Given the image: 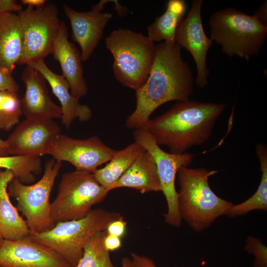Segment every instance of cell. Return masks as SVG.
Here are the masks:
<instances>
[{
  "mask_svg": "<svg viewBox=\"0 0 267 267\" xmlns=\"http://www.w3.org/2000/svg\"><path fill=\"white\" fill-rule=\"evenodd\" d=\"M244 250L255 257L254 267H267V247L261 239L249 236L246 240Z\"/></svg>",
  "mask_w": 267,
  "mask_h": 267,
  "instance_id": "obj_28",
  "label": "cell"
},
{
  "mask_svg": "<svg viewBox=\"0 0 267 267\" xmlns=\"http://www.w3.org/2000/svg\"><path fill=\"white\" fill-rule=\"evenodd\" d=\"M61 132L53 119L26 118L6 139L8 154L37 157L49 154Z\"/></svg>",
  "mask_w": 267,
  "mask_h": 267,
  "instance_id": "obj_11",
  "label": "cell"
},
{
  "mask_svg": "<svg viewBox=\"0 0 267 267\" xmlns=\"http://www.w3.org/2000/svg\"><path fill=\"white\" fill-rule=\"evenodd\" d=\"M62 165V162L52 158L46 162L44 174L37 182L25 184L14 178L8 185V194L16 200V208L25 217L31 234L55 225L50 217V195Z\"/></svg>",
  "mask_w": 267,
  "mask_h": 267,
  "instance_id": "obj_7",
  "label": "cell"
},
{
  "mask_svg": "<svg viewBox=\"0 0 267 267\" xmlns=\"http://www.w3.org/2000/svg\"><path fill=\"white\" fill-rule=\"evenodd\" d=\"M134 141L140 144L153 158L156 163L162 190L167 204V212L164 215L165 222L170 225L179 227L182 220L178 209V193L175 181L178 170L191 163L193 155L169 153L162 150L153 136L143 129L135 130Z\"/></svg>",
  "mask_w": 267,
  "mask_h": 267,
  "instance_id": "obj_10",
  "label": "cell"
},
{
  "mask_svg": "<svg viewBox=\"0 0 267 267\" xmlns=\"http://www.w3.org/2000/svg\"><path fill=\"white\" fill-rule=\"evenodd\" d=\"M0 267H72L60 255L30 236L4 239L0 245Z\"/></svg>",
  "mask_w": 267,
  "mask_h": 267,
  "instance_id": "obj_15",
  "label": "cell"
},
{
  "mask_svg": "<svg viewBox=\"0 0 267 267\" xmlns=\"http://www.w3.org/2000/svg\"><path fill=\"white\" fill-rule=\"evenodd\" d=\"M22 10V6L15 0H0V13H18Z\"/></svg>",
  "mask_w": 267,
  "mask_h": 267,
  "instance_id": "obj_32",
  "label": "cell"
},
{
  "mask_svg": "<svg viewBox=\"0 0 267 267\" xmlns=\"http://www.w3.org/2000/svg\"><path fill=\"white\" fill-rule=\"evenodd\" d=\"M176 43L156 44L149 75L135 90L136 107L126 121L130 129L142 128L152 113L165 103L189 100L193 90V77L188 64Z\"/></svg>",
  "mask_w": 267,
  "mask_h": 267,
  "instance_id": "obj_1",
  "label": "cell"
},
{
  "mask_svg": "<svg viewBox=\"0 0 267 267\" xmlns=\"http://www.w3.org/2000/svg\"><path fill=\"white\" fill-rule=\"evenodd\" d=\"M131 257L136 267H158L152 259L146 256L132 252ZM173 267H180L176 266Z\"/></svg>",
  "mask_w": 267,
  "mask_h": 267,
  "instance_id": "obj_31",
  "label": "cell"
},
{
  "mask_svg": "<svg viewBox=\"0 0 267 267\" xmlns=\"http://www.w3.org/2000/svg\"><path fill=\"white\" fill-rule=\"evenodd\" d=\"M109 191L95 179L91 172L75 170L64 174L58 194L51 203L50 217L59 222L86 217L93 205L101 202Z\"/></svg>",
  "mask_w": 267,
  "mask_h": 267,
  "instance_id": "obj_8",
  "label": "cell"
},
{
  "mask_svg": "<svg viewBox=\"0 0 267 267\" xmlns=\"http://www.w3.org/2000/svg\"><path fill=\"white\" fill-rule=\"evenodd\" d=\"M121 267H136L131 259L128 257L123 258Z\"/></svg>",
  "mask_w": 267,
  "mask_h": 267,
  "instance_id": "obj_37",
  "label": "cell"
},
{
  "mask_svg": "<svg viewBox=\"0 0 267 267\" xmlns=\"http://www.w3.org/2000/svg\"><path fill=\"white\" fill-rule=\"evenodd\" d=\"M21 2L23 5L36 8L44 5L46 0H22Z\"/></svg>",
  "mask_w": 267,
  "mask_h": 267,
  "instance_id": "obj_35",
  "label": "cell"
},
{
  "mask_svg": "<svg viewBox=\"0 0 267 267\" xmlns=\"http://www.w3.org/2000/svg\"><path fill=\"white\" fill-rule=\"evenodd\" d=\"M23 34L18 14L0 13V63L11 73L20 60Z\"/></svg>",
  "mask_w": 267,
  "mask_h": 267,
  "instance_id": "obj_21",
  "label": "cell"
},
{
  "mask_svg": "<svg viewBox=\"0 0 267 267\" xmlns=\"http://www.w3.org/2000/svg\"><path fill=\"white\" fill-rule=\"evenodd\" d=\"M116 151L96 136L79 139L61 134L49 155L57 161L71 163L76 170L92 173L109 162Z\"/></svg>",
  "mask_w": 267,
  "mask_h": 267,
  "instance_id": "obj_12",
  "label": "cell"
},
{
  "mask_svg": "<svg viewBox=\"0 0 267 267\" xmlns=\"http://www.w3.org/2000/svg\"><path fill=\"white\" fill-rule=\"evenodd\" d=\"M225 106L189 100L178 101L140 129L150 133L159 146H167L170 153L182 154L209 139Z\"/></svg>",
  "mask_w": 267,
  "mask_h": 267,
  "instance_id": "obj_2",
  "label": "cell"
},
{
  "mask_svg": "<svg viewBox=\"0 0 267 267\" xmlns=\"http://www.w3.org/2000/svg\"><path fill=\"white\" fill-rule=\"evenodd\" d=\"M17 92L0 91V130L8 131L17 125L22 115Z\"/></svg>",
  "mask_w": 267,
  "mask_h": 267,
  "instance_id": "obj_27",
  "label": "cell"
},
{
  "mask_svg": "<svg viewBox=\"0 0 267 267\" xmlns=\"http://www.w3.org/2000/svg\"><path fill=\"white\" fill-rule=\"evenodd\" d=\"M145 151V149L135 141L122 150H117L108 163L92 172L94 178L107 190Z\"/></svg>",
  "mask_w": 267,
  "mask_h": 267,
  "instance_id": "obj_23",
  "label": "cell"
},
{
  "mask_svg": "<svg viewBox=\"0 0 267 267\" xmlns=\"http://www.w3.org/2000/svg\"><path fill=\"white\" fill-rule=\"evenodd\" d=\"M19 86L11 73L0 63V91L6 90L18 93Z\"/></svg>",
  "mask_w": 267,
  "mask_h": 267,
  "instance_id": "obj_29",
  "label": "cell"
},
{
  "mask_svg": "<svg viewBox=\"0 0 267 267\" xmlns=\"http://www.w3.org/2000/svg\"><path fill=\"white\" fill-rule=\"evenodd\" d=\"M0 169L12 172L14 178L22 183L29 184L36 180V176L42 171L40 157L7 156L0 157Z\"/></svg>",
  "mask_w": 267,
  "mask_h": 267,
  "instance_id": "obj_25",
  "label": "cell"
},
{
  "mask_svg": "<svg viewBox=\"0 0 267 267\" xmlns=\"http://www.w3.org/2000/svg\"><path fill=\"white\" fill-rule=\"evenodd\" d=\"M113 58L116 80L136 90L147 79L153 62L156 44L147 36L128 29L114 30L105 39Z\"/></svg>",
  "mask_w": 267,
  "mask_h": 267,
  "instance_id": "obj_5",
  "label": "cell"
},
{
  "mask_svg": "<svg viewBox=\"0 0 267 267\" xmlns=\"http://www.w3.org/2000/svg\"><path fill=\"white\" fill-rule=\"evenodd\" d=\"M58 14L57 6L52 3L37 8L27 6L18 13L23 41L18 65H27L51 54L61 22Z\"/></svg>",
  "mask_w": 267,
  "mask_h": 267,
  "instance_id": "obj_9",
  "label": "cell"
},
{
  "mask_svg": "<svg viewBox=\"0 0 267 267\" xmlns=\"http://www.w3.org/2000/svg\"><path fill=\"white\" fill-rule=\"evenodd\" d=\"M120 214L102 209H92L85 217L59 222L51 229L31 234L34 240L49 247L75 267L83 255L84 246L95 233L106 230Z\"/></svg>",
  "mask_w": 267,
  "mask_h": 267,
  "instance_id": "obj_6",
  "label": "cell"
},
{
  "mask_svg": "<svg viewBox=\"0 0 267 267\" xmlns=\"http://www.w3.org/2000/svg\"><path fill=\"white\" fill-rule=\"evenodd\" d=\"M3 240L4 239L3 238V237H2L0 233V245L2 243Z\"/></svg>",
  "mask_w": 267,
  "mask_h": 267,
  "instance_id": "obj_38",
  "label": "cell"
},
{
  "mask_svg": "<svg viewBox=\"0 0 267 267\" xmlns=\"http://www.w3.org/2000/svg\"><path fill=\"white\" fill-rule=\"evenodd\" d=\"M21 78L25 88L21 104L22 114L26 118L53 120L61 118V108L52 100L47 82L38 71L26 66Z\"/></svg>",
  "mask_w": 267,
  "mask_h": 267,
  "instance_id": "obj_16",
  "label": "cell"
},
{
  "mask_svg": "<svg viewBox=\"0 0 267 267\" xmlns=\"http://www.w3.org/2000/svg\"><path fill=\"white\" fill-rule=\"evenodd\" d=\"M30 66L38 71L49 84L53 93L59 100L62 110V123L69 130L74 120L87 122L92 116L90 107L79 103V98L73 96L70 87L65 78L51 71L46 64L44 59L32 62Z\"/></svg>",
  "mask_w": 267,
  "mask_h": 267,
  "instance_id": "obj_18",
  "label": "cell"
},
{
  "mask_svg": "<svg viewBox=\"0 0 267 267\" xmlns=\"http://www.w3.org/2000/svg\"><path fill=\"white\" fill-rule=\"evenodd\" d=\"M209 25L210 38L223 53L247 60L259 53L267 36V26L254 15L231 7L214 12Z\"/></svg>",
  "mask_w": 267,
  "mask_h": 267,
  "instance_id": "obj_4",
  "label": "cell"
},
{
  "mask_svg": "<svg viewBox=\"0 0 267 267\" xmlns=\"http://www.w3.org/2000/svg\"><path fill=\"white\" fill-rule=\"evenodd\" d=\"M115 1L101 0L90 10L83 12L63 5L64 13L70 24L72 39L81 48L82 61L90 58L102 38L104 29L113 17L112 13L103 10L107 3Z\"/></svg>",
  "mask_w": 267,
  "mask_h": 267,
  "instance_id": "obj_14",
  "label": "cell"
},
{
  "mask_svg": "<svg viewBox=\"0 0 267 267\" xmlns=\"http://www.w3.org/2000/svg\"><path fill=\"white\" fill-rule=\"evenodd\" d=\"M218 172L183 167L177 173L179 213L181 220L196 232L203 231L220 217L226 215L233 205L217 195L210 186L209 178Z\"/></svg>",
  "mask_w": 267,
  "mask_h": 267,
  "instance_id": "obj_3",
  "label": "cell"
},
{
  "mask_svg": "<svg viewBox=\"0 0 267 267\" xmlns=\"http://www.w3.org/2000/svg\"><path fill=\"white\" fill-rule=\"evenodd\" d=\"M9 156L8 154V146L6 140L0 137V157Z\"/></svg>",
  "mask_w": 267,
  "mask_h": 267,
  "instance_id": "obj_36",
  "label": "cell"
},
{
  "mask_svg": "<svg viewBox=\"0 0 267 267\" xmlns=\"http://www.w3.org/2000/svg\"><path fill=\"white\" fill-rule=\"evenodd\" d=\"M254 15L260 22L267 26V0L265 1L259 7Z\"/></svg>",
  "mask_w": 267,
  "mask_h": 267,
  "instance_id": "obj_34",
  "label": "cell"
},
{
  "mask_svg": "<svg viewBox=\"0 0 267 267\" xmlns=\"http://www.w3.org/2000/svg\"><path fill=\"white\" fill-rule=\"evenodd\" d=\"M14 178L11 171L0 170V233L4 239L10 240L21 239L31 234L7 192L8 185Z\"/></svg>",
  "mask_w": 267,
  "mask_h": 267,
  "instance_id": "obj_20",
  "label": "cell"
},
{
  "mask_svg": "<svg viewBox=\"0 0 267 267\" xmlns=\"http://www.w3.org/2000/svg\"><path fill=\"white\" fill-rule=\"evenodd\" d=\"M186 10L183 0H169L163 14L155 18L147 28V37L154 43L174 44L176 30L183 19Z\"/></svg>",
  "mask_w": 267,
  "mask_h": 267,
  "instance_id": "obj_22",
  "label": "cell"
},
{
  "mask_svg": "<svg viewBox=\"0 0 267 267\" xmlns=\"http://www.w3.org/2000/svg\"><path fill=\"white\" fill-rule=\"evenodd\" d=\"M106 230L92 235L85 243L83 255L75 267H115L104 245Z\"/></svg>",
  "mask_w": 267,
  "mask_h": 267,
  "instance_id": "obj_26",
  "label": "cell"
},
{
  "mask_svg": "<svg viewBox=\"0 0 267 267\" xmlns=\"http://www.w3.org/2000/svg\"><path fill=\"white\" fill-rule=\"evenodd\" d=\"M68 30L61 21L51 54L60 64L61 75L69 84L71 94L80 99L87 94L88 87L84 77L81 52L69 41Z\"/></svg>",
  "mask_w": 267,
  "mask_h": 267,
  "instance_id": "obj_17",
  "label": "cell"
},
{
  "mask_svg": "<svg viewBox=\"0 0 267 267\" xmlns=\"http://www.w3.org/2000/svg\"><path fill=\"white\" fill-rule=\"evenodd\" d=\"M121 187L134 189L141 193L161 191L156 163L147 151L145 150L141 154L107 190L110 191Z\"/></svg>",
  "mask_w": 267,
  "mask_h": 267,
  "instance_id": "obj_19",
  "label": "cell"
},
{
  "mask_svg": "<svg viewBox=\"0 0 267 267\" xmlns=\"http://www.w3.org/2000/svg\"><path fill=\"white\" fill-rule=\"evenodd\" d=\"M256 152L259 159L262 176L260 184L254 194L245 201L232 205L226 215L230 218L244 216L253 210H267V148L258 144Z\"/></svg>",
  "mask_w": 267,
  "mask_h": 267,
  "instance_id": "obj_24",
  "label": "cell"
},
{
  "mask_svg": "<svg viewBox=\"0 0 267 267\" xmlns=\"http://www.w3.org/2000/svg\"><path fill=\"white\" fill-rule=\"evenodd\" d=\"M126 230V222L122 216L111 222L106 228L107 234L119 238L124 236Z\"/></svg>",
  "mask_w": 267,
  "mask_h": 267,
  "instance_id": "obj_30",
  "label": "cell"
},
{
  "mask_svg": "<svg viewBox=\"0 0 267 267\" xmlns=\"http://www.w3.org/2000/svg\"><path fill=\"white\" fill-rule=\"evenodd\" d=\"M203 0H194L187 16L177 27L175 42L185 48L192 55L196 64L197 76L195 84L200 88L208 84L209 71L207 65L208 51L213 41L205 34L201 18Z\"/></svg>",
  "mask_w": 267,
  "mask_h": 267,
  "instance_id": "obj_13",
  "label": "cell"
},
{
  "mask_svg": "<svg viewBox=\"0 0 267 267\" xmlns=\"http://www.w3.org/2000/svg\"><path fill=\"white\" fill-rule=\"evenodd\" d=\"M104 245L109 251H113L122 246L121 238L107 234L104 238Z\"/></svg>",
  "mask_w": 267,
  "mask_h": 267,
  "instance_id": "obj_33",
  "label": "cell"
}]
</instances>
